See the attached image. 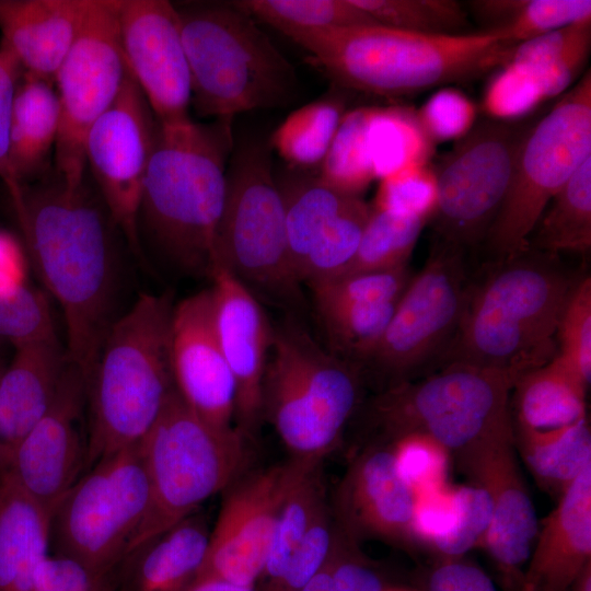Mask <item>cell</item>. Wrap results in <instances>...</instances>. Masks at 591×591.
Returning <instances> with one entry per match:
<instances>
[{
	"label": "cell",
	"mask_w": 591,
	"mask_h": 591,
	"mask_svg": "<svg viewBox=\"0 0 591 591\" xmlns=\"http://www.w3.org/2000/svg\"><path fill=\"white\" fill-rule=\"evenodd\" d=\"M60 121L55 85L22 73L16 85L9 130V162L15 181L39 174L54 152Z\"/></svg>",
	"instance_id": "obj_30"
},
{
	"label": "cell",
	"mask_w": 591,
	"mask_h": 591,
	"mask_svg": "<svg viewBox=\"0 0 591 591\" xmlns=\"http://www.w3.org/2000/svg\"><path fill=\"white\" fill-rule=\"evenodd\" d=\"M417 118L433 144L460 140L475 125L476 104L455 88H442L416 111Z\"/></svg>",
	"instance_id": "obj_53"
},
{
	"label": "cell",
	"mask_w": 591,
	"mask_h": 591,
	"mask_svg": "<svg viewBox=\"0 0 591 591\" xmlns=\"http://www.w3.org/2000/svg\"><path fill=\"white\" fill-rule=\"evenodd\" d=\"M485 31H498L513 44L591 20L590 0H477L468 4Z\"/></svg>",
	"instance_id": "obj_34"
},
{
	"label": "cell",
	"mask_w": 591,
	"mask_h": 591,
	"mask_svg": "<svg viewBox=\"0 0 591 591\" xmlns=\"http://www.w3.org/2000/svg\"><path fill=\"white\" fill-rule=\"evenodd\" d=\"M588 385L559 356L521 374L512 389L513 427L547 430L587 416Z\"/></svg>",
	"instance_id": "obj_29"
},
{
	"label": "cell",
	"mask_w": 591,
	"mask_h": 591,
	"mask_svg": "<svg viewBox=\"0 0 591 591\" xmlns=\"http://www.w3.org/2000/svg\"><path fill=\"white\" fill-rule=\"evenodd\" d=\"M37 591H115L111 572L99 575L68 557L48 553L36 573Z\"/></svg>",
	"instance_id": "obj_56"
},
{
	"label": "cell",
	"mask_w": 591,
	"mask_h": 591,
	"mask_svg": "<svg viewBox=\"0 0 591 591\" xmlns=\"http://www.w3.org/2000/svg\"><path fill=\"white\" fill-rule=\"evenodd\" d=\"M22 69L14 57L0 45V177L11 198H16L23 186L14 178L9 162V130L16 85Z\"/></svg>",
	"instance_id": "obj_58"
},
{
	"label": "cell",
	"mask_w": 591,
	"mask_h": 591,
	"mask_svg": "<svg viewBox=\"0 0 591 591\" xmlns=\"http://www.w3.org/2000/svg\"><path fill=\"white\" fill-rule=\"evenodd\" d=\"M331 563L339 591H384L389 587L360 545L347 538L337 526Z\"/></svg>",
	"instance_id": "obj_55"
},
{
	"label": "cell",
	"mask_w": 591,
	"mask_h": 591,
	"mask_svg": "<svg viewBox=\"0 0 591 591\" xmlns=\"http://www.w3.org/2000/svg\"><path fill=\"white\" fill-rule=\"evenodd\" d=\"M149 497L141 441L101 459L51 511L49 553L111 572L140 528Z\"/></svg>",
	"instance_id": "obj_12"
},
{
	"label": "cell",
	"mask_w": 591,
	"mask_h": 591,
	"mask_svg": "<svg viewBox=\"0 0 591 591\" xmlns=\"http://www.w3.org/2000/svg\"><path fill=\"white\" fill-rule=\"evenodd\" d=\"M367 144L375 179L428 164L434 148L416 111L405 106L370 107Z\"/></svg>",
	"instance_id": "obj_35"
},
{
	"label": "cell",
	"mask_w": 591,
	"mask_h": 591,
	"mask_svg": "<svg viewBox=\"0 0 591 591\" xmlns=\"http://www.w3.org/2000/svg\"><path fill=\"white\" fill-rule=\"evenodd\" d=\"M457 514L454 486L416 494L412 521L413 545L433 549L452 531Z\"/></svg>",
	"instance_id": "obj_54"
},
{
	"label": "cell",
	"mask_w": 591,
	"mask_h": 591,
	"mask_svg": "<svg viewBox=\"0 0 591 591\" xmlns=\"http://www.w3.org/2000/svg\"><path fill=\"white\" fill-rule=\"evenodd\" d=\"M268 148L251 140L231 154L213 264L225 267L251 291L300 309L304 299L290 265L283 202Z\"/></svg>",
	"instance_id": "obj_10"
},
{
	"label": "cell",
	"mask_w": 591,
	"mask_h": 591,
	"mask_svg": "<svg viewBox=\"0 0 591 591\" xmlns=\"http://www.w3.org/2000/svg\"><path fill=\"white\" fill-rule=\"evenodd\" d=\"M185 591H256L255 587L240 586L219 579H200Z\"/></svg>",
	"instance_id": "obj_61"
},
{
	"label": "cell",
	"mask_w": 591,
	"mask_h": 591,
	"mask_svg": "<svg viewBox=\"0 0 591 591\" xmlns=\"http://www.w3.org/2000/svg\"><path fill=\"white\" fill-rule=\"evenodd\" d=\"M532 124L484 119L442 158L434 169L437 204L429 220L438 241L465 250L486 237Z\"/></svg>",
	"instance_id": "obj_13"
},
{
	"label": "cell",
	"mask_w": 591,
	"mask_h": 591,
	"mask_svg": "<svg viewBox=\"0 0 591 591\" xmlns=\"http://www.w3.org/2000/svg\"><path fill=\"white\" fill-rule=\"evenodd\" d=\"M376 24L427 35L464 34L470 21L454 0H350Z\"/></svg>",
	"instance_id": "obj_42"
},
{
	"label": "cell",
	"mask_w": 591,
	"mask_h": 591,
	"mask_svg": "<svg viewBox=\"0 0 591 591\" xmlns=\"http://www.w3.org/2000/svg\"><path fill=\"white\" fill-rule=\"evenodd\" d=\"M418 591H498L491 578L463 557L438 559L424 570Z\"/></svg>",
	"instance_id": "obj_57"
},
{
	"label": "cell",
	"mask_w": 591,
	"mask_h": 591,
	"mask_svg": "<svg viewBox=\"0 0 591 591\" xmlns=\"http://www.w3.org/2000/svg\"><path fill=\"white\" fill-rule=\"evenodd\" d=\"M5 346H7L5 344L0 341V376H1L3 370H4L5 366H7V363L4 361V357H3L4 356L3 350H4ZM0 472H1V454H0Z\"/></svg>",
	"instance_id": "obj_63"
},
{
	"label": "cell",
	"mask_w": 591,
	"mask_h": 591,
	"mask_svg": "<svg viewBox=\"0 0 591 591\" xmlns=\"http://www.w3.org/2000/svg\"><path fill=\"white\" fill-rule=\"evenodd\" d=\"M397 302L317 311L332 352L361 368L376 350Z\"/></svg>",
	"instance_id": "obj_41"
},
{
	"label": "cell",
	"mask_w": 591,
	"mask_h": 591,
	"mask_svg": "<svg viewBox=\"0 0 591 591\" xmlns=\"http://www.w3.org/2000/svg\"><path fill=\"white\" fill-rule=\"evenodd\" d=\"M170 362L185 404L216 427L234 428L235 383L216 333L210 288L174 304Z\"/></svg>",
	"instance_id": "obj_23"
},
{
	"label": "cell",
	"mask_w": 591,
	"mask_h": 591,
	"mask_svg": "<svg viewBox=\"0 0 591 591\" xmlns=\"http://www.w3.org/2000/svg\"><path fill=\"white\" fill-rule=\"evenodd\" d=\"M321 460L290 457L247 471L222 494L205 561L195 579H219L255 587L266 561L283 501Z\"/></svg>",
	"instance_id": "obj_16"
},
{
	"label": "cell",
	"mask_w": 591,
	"mask_h": 591,
	"mask_svg": "<svg viewBox=\"0 0 591 591\" xmlns=\"http://www.w3.org/2000/svg\"><path fill=\"white\" fill-rule=\"evenodd\" d=\"M58 336L44 289L24 283L0 297V341L14 348Z\"/></svg>",
	"instance_id": "obj_45"
},
{
	"label": "cell",
	"mask_w": 591,
	"mask_h": 591,
	"mask_svg": "<svg viewBox=\"0 0 591 591\" xmlns=\"http://www.w3.org/2000/svg\"><path fill=\"white\" fill-rule=\"evenodd\" d=\"M471 484L489 496L491 519L482 546L498 570L505 588L520 591L538 521L517 457L513 425L455 457Z\"/></svg>",
	"instance_id": "obj_19"
},
{
	"label": "cell",
	"mask_w": 591,
	"mask_h": 591,
	"mask_svg": "<svg viewBox=\"0 0 591 591\" xmlns=\"http://www.w3.org/2000/svg\"><path fill=\"white\" fill-rule=\"evenodd\" d=\"M50 513L5 468L0 472V591H37L49 553Z\"/></svg>",
	"instance_id": "obj_28"
},
{
	"label": "cell",
	"mask_w": 591,
	"mask_h": 591,
	"mask_svg": "<svg viewBox=\"0 0 591 591\" xmlns=\"http://www.w3.org/2000/svg\"><path fill=\"white\" fill-rule=\"evenodd\" d=\"M362 368L322 348L296 322L274 328L262 386L263 420L290 457L323 461L335 450L362 395Z\"/></svg>",
	"instance_id": "obj_7"
},
{
	"label": "cell",
	"mask_w": 591,
	"mask_h": 591,
	"mask_svg": "<svg viewBox=\"0 0 591 591\" xmlns=\"http://www.w3.org/2000/svg\"><path fill=\"white\" fill-rule=\"evenodd\" d=\"M231 4L286 36L296 32L376 24L350 0H240Z\"/></svg>",
	"instance_id": "obj_39"
},
{
	"label": "cell",
	"mask_w": 591,
	"mask_h": 591,
	"mask_svg": "<svg viewBox=\"0 0 591 591\" xmlns=\"http://www.w3.org/2000/svg\"><path fill=\"white\" fill-rule=\"evenodd\" d=\"M590 44L591 20H586L515 44L502 67L536 73L557 63L577 48Z\"/></svg>",
	"instance_id": "obj_52"
},
{
	"label": "cell",
	"mask_w": 591,
	"mask_h": 591,
	"mask_svg": "<svg viewBox=\"0 0 591 591\" xmlns=\"http://www.w3.org/2000/svg\"><path fill=\"white\" fill-rule=\"evenodd\" d=\"M591 561V464L565 488L538 523L520 591H569Z\"/></svg>",
	"instance_id": "obj_24"
},
{
	"label": "cell",
	"mask_w": 591,
	"mask_h": 591,
	"mask_svg": "<svg viewBox=\"0 0 591 591\" xmlns=\"http://www.w3.org/2000/svg\"><path fill=\"white\" fill-rule=\"evenodd\" d=\"M288 37L340 86L384 97L475 80L502 67L515 45L498 31L427 35L378 24Z\"/></svg>",
	"instance_id": "obj_3"
},
{
	"label": "cell",
	"mask_w": 591,
	"mask_h": 591,
	"mask_svg": "<svg viewBox=\"0 0 591 591\" xmlns=\"http://www.w3.org/2000/svg\"><path fill=\"white\" fill-rule=\"evenodd\" d=\"M69 363L58 336L14 348L0 376V454L4 461L44 416Z\"/></svg>",
	"instance_id": "obj_26"
},
{
	"label": "cell",
	"mask_w": 591,
	"mask_h": 591,
	"mask_svg": "<svg viewBox=\"0 0 591 591\" xmlns=\"http://www.w3.org/2000/svg\"><path fill=\"white\" fill-rule=\"evenodd\" d=\"M25 282V255L21 243L0 230V297L8 296Z\"/></svg>",
	"instance_id": "obj_59"
},
{
	"label": "cell",
	"mask_w": 591,
	"mask_h": 591,
	"mask_svg": "<svg viewBox=\"0 0 591 591\" xmlns=\"http://www.w3.org/2000/svg\"><path fill=\"white\" fill-rule=\"evenodd\" d=\"M322 463L312 465L283 501L263 572L255 588L268 584L279 577L327 503Z\"/></svg>",
	"instance_id": "obj_36"
},
{
	"label": "cell",
	"mask_w": 591,
	"mask_h": 591,
	"mask_svg": "<svg viewBox=\"0 0 591 591\" xmlns=\"http://www.w3.org/2000/svg\"><path fill=\"white\" fill-rule=\"evenodd\" d=\"M88 381L69 361L44 416L4 461L20 486L49 513L88 470Z\"/></svg>",
	"instance_id": "obj_18"
},
{
	"label": "cell",
	"mask_w": 591,
	"mask_h": 591,
	"mask_svg": "<svg viewBox=\"0 0 591 591\" xmlns=\"http://www.w3.org/2000/svg\"><path fill=\"white\" fill-rule=\"evenodd\" d=\"M514 447L534 479L558 498L591 464V430L588 417L547 430L513 427Z\"/></svg>",
	"instance_id": "obj_31"
},
{
	"label": "cell",
	"mask_w": 591,
	"mask_h": 591,
	"mask_svg": "<svg viewBox=\"0 0 591 591\" xmlns=\"http://www.w3.org/2000/svg\"><path fill=\"white\" fill-rule=\"evenodd\" d=\"M397 470L415 495L448 485L451 453L422 433H408L392 442Z\"/></svg>",
	"instance_id": "obj_48"
},
{
	"label": "cell",
	"mask_w": 591,
	"mask_h": 591,
	"mask_svg": "<svg viewBox=\"0 0 591 591\" xmlns=\"http://www.w3.org/2000/svg\"><path fill=\"white\" fill-rule=\"evenodd\" d=\"M345 113L339 99L311 102L292 112L273 132L268 144L292 166L321 165Z\"/></svg>",
	"instance_id": "obj_37"
},
{
	"label": "cell",
	"mask_w": 591,
	"mask_h": 591,
	"mask_svg": "<svg viewBox=\"0 0 591 591\" xmlns=\"http://www.w3.org/2000/svg\"><path fill=\"white\" fill-rule=\"evenodd\" d=\"M529 247L557 256L591 247V157L552 198L529 240Z\"/></svg>",
	"instance_id": "obj_33"
},
{
	"label": "cell",
	"mask_w": 591,
	"mask_h": 591,
	"mask_svg": "<svg viewBox=\"0 0 591 591\" xmlns=\"http://www.w3.org/2000/svg\"><path fill=\"white\" fill-rule=\"evenodd\" d=\"M369 115L370 107L346 111L320 165L318 177L346 195L361 197L375 179L367 144Z\"/></svg>",
	"instance_id": "obj_40"
},
{
	"label": "cell",
	"mask_w": 591,
	"mask_h": 591,
	"mask_svg": "<svg viewBox=\"0 0 591 591\" xmlns=\"http://www.w3.org/2000/svg\"><path fill=\"white\" fill-rule=\"evenodd\" d=\"M519 376L508 370L448 362L436 373L385 387L368 404V442L389 443L422 433L454 459L512 426L511 392Z\"/></svg>",
	"instance_id": "obj_9"
},
{
	"label": "cell",
	"mask_w": 591,
	"mask_h": 591,
	"mask_svg": "<svg viewBox=\"0 0 591 591\" xmlns=\"http://www.w3.org/2000/svg\"><path fill=\"white\" fill-rule=\"evenodd\" d=\"M437 204L434 169L428 164L409 165L380 179L371 207L427 221Z\"/></svg>",
	"instance_id": "obj_46"
},
{
	"label": "cell",
	"mask_w": 591,
	"mask_h": 591,
	"mask_svg": "<svg viewBox=\"0 0 591 591\" xmlns=\"http://www.w3.org/2000/svg\"><path fill=\"white\" fill-rule=\"evenodd\" d=\"M415 499L391 443L368 442L352 456L328 502L336 526L352 542L412 546Z\"/></svg>",
	"instance_id": "obj_21"
},
{
	"label": "cell",
	"mask_w": 591,
	"mask_h": 591,
	"mask_svg": "<svg viewBox=\"0 0 591 591\" xmlns=\"http://www.w3.org/2000/svg\"><path fill=\"white\" fill-rule=\"evenodd\" d=\"M457 514L452 531L434 547L438 557H463L465 553L480 546L491 519L488 494L479 486L470 484L454 486Z\"/></svg>",
	"instance_id": "obj_50"
},
{
	"label": "cell",
	"mask_w": 591,
	"mask_h": 591,
	"mask_svg": "<svg viewBox=\"0 0 591 591\" xmlns=\"http://www.w3.org/2000/svg\"><path fill=\"white\" fill-rule=\"evenodd\" d=\"M233 117L158 121L139 208L143 228L178 270L209 277L234 150Z\"/></svg>",
	"instance_id": "obj_2"
},
{
	"label": "cell",
	"mask_w": 591,
	"mask_h": 591,
	"mask_svg": "<svg viewBox=\"0 0 591 591\" xmlns=\"http://www.w3.org/2000/svg\"><path fill=\"white\" fill-rule=\"evenodd\" d=\"M555 257L529 248L499 263V269L467 291L448 362L503 369L518 376L548 362L576 281Z\"/></svg>",
	"instance_id": "obj_4"
},
{
	"label": "cell",
	"mask_w": 591,
	"mask_h": 591,
	"mask_svg": "<svg viewBox=\"0 0 591 591\" xmlns=\"http://www.w3.org/2000/svg\"><path fill=\"white\" fill-rule=\"evenodd\" d=\"M336 535L329 502L322 508L283 571L256 591H301L326 563Z\"/></svg>",
	"instance_id": "obj_49"
},
{
	"label": "cell",
	"mask_w": 591,
	"mask_h": 591,
	"mask_svg": "<svg viewBox=\"0 0 591 591\" xmlns=\"http://www.w3.org/2000/svg\"><path fill=\"white\" fill-rule=\"evenodd\" d=\"M91 0H0V45L22 72L54 83Z\"/></svg>",
	"instance_id": "obj_25"
},
{
	"label": "cell",
	"mask_w": 591,
	"mask_h": 591,
	"mask_svg": "<svg viewBox=\"0 0 591 591\" xmlns=\"http://www.w3.org/2000/svg\"><path fill=\"white\" fill-rule=\"evenodd\" d=\"M545 99L533 74L513 67H501L488 81L482 101L491 119L519 120Z\"/></svg>",
	"instance_id": "obj_51"
},
{
	"label": "cell",
	"mask_w": 591,
	"mask_h": 591,
	"mask_svg": "<svg viewBox=\"0 0 591 591\" xmlns=\"http://www.w3.org/2000/svg\"><path fill=\"white\" fill-rule=\"evenodd\" d=\"M211 528L199 508L125 555L111 571L115 591H185L208 552Z\"/></svg>",
	"instance_id": "obj_27"
},
{
	"label": "cell",
	"mask_w": 591,
	"mask_h": 591,
	"mask_svg": "<svg viewBox=\"0 0 591 591\" xmlns=\"http://www.w3.org/2000/svg\"><path fill=\"white\" fill-rule=\"evenodd\" d=\"M301 591H339L331 563V554L321 570L303 587Z\"/></svg>",
	"instance_id": "obj_60"
},
{
	"label": "cell",
	"mask_w": 591,
	"mask_h": 591,
	"mask_svg": "<svg viewBox=\"0 0 591 591\" xmlns=\"http://www.w3.org/2000/svg\"><path fill=\"white\" fill-rule=\"evenodd\" d=\"M370 205L355 198L323 231L300 271V282L310 286L339 276L358 248Z\"/></svg>",
	"instance_id": "obj_43"
},
{
	"label": "cell",
	"mask_w": 591,
	"mask_h": 591,
	"mask_svg": "<svg viewBox=\"0 0 591 591\" xmlns=\"http://www.w3.org/2000/svg\"><path fill=\"white\" fill-rule=\"evenodd\" d=\"M464 250L438 241L422 269L410 278L386 331L367 362L386 385L412 379L454 335L467 289Z\"/></svg>",
	"instance_id": "obj_15"
},
{
	"label": "cell",
	"mask_w": 591,
	"mask_h": 591,
	"mask_svg": "<svg viewBox=\"0 0 591 591\" xmlns=\"http://www.w3.org/2000/svg\"><path fill=\"white\" fill-rule=\"evenodd\" d=\"M250 441L236 427L222 429L199 417L174 387L141 440L150 497L126 554L198 510L247 472Z\"/></svg>",
	"instance_id": "obj_8"
},
{
	"label": "cell",
	"mask_w": 591,
	"mask_h": 591,
	"mask_svg": "<svg viewBox=\"0 0 591 591\" xmlns=\"http://www.w3.org/2000/svg\"><path fill=\"white\" fill-rule=\"evenodd\" d=\"M118 33L127 71L157 120L190 119V72L177 8L166 0H118Z\"/></svg>",
	"instance_id": "obj_20"
},
{
	"label": "cell",
	"mask_w": 591,
	"mask_h": 591,
	"mask_svg": "<svg viewBox=\"0 0 591 591\" xmlns=\"http://www.w3.org/2000/svg\"><path fill=\"white\" fill-rule=\"evenodd\" d=\"M158 132V120L143 93L127 74L119 94L90 128L85 164L115 228L140 254L139 208Z\"/></svg>",
	"instance_id": "obj_17"
},
{
	"label": "cell",
	"mask_w": 591,
	"mask_h": 591,
	"mask_svg": "<svg viewBox=\"0 0 591 591\" xmlns=\"http://www.w3.org/2000/svg\"><path fill=\"white\" fill-rule=\"evenodd\" d=\"M427 222L420 217L398 215L370 206L356 254L339 276L407 266Z\"/></svg>",
	"instance_id": "obj_38"
},
{
	"label": "cell",
	"mask_w": 591,
	"mask_h": 591,
	"mask_svg": "<svg viewBox=\"0 0 591 591\" xmlns=\"http://www.w3.org/2000/svg\"><path fill=\"white\" fill-rule=\"evenodd\" d=\"M13 206L33 268L62 311L69 361L89 382L119 316L116 228L84 182L69 185L56 173L23 186Z\"/></svg>",
	"instance_id": "obj_1"
},
{
	"label": "cell",
	"mask_w": 591,
	"mask_h": 591,
	"mask_svg": "<svg viewBox=\"0 0 591 591\" xmlns=\"http://www.w3.org/2000/svg\"><path fill=\"white\" fill-rule=\"evenodd\" d=\"M591 157V74L532 124L519 148L505 199L486 241L499 263L525 253L551 202Z\"/></svg>",
	"instance_id": "obj_11"
},
{
	"label": "cell",
	"mask_w": 591,
	"mask_h": 591,
	"mask_svg": "<svg viewBox=\"0 0 591 591\" xmlns=\"http://www.w3.org/2000/svg\"><path fill=\"white\" fill-rule=\"evenodd\" d=\"M128 74L118 33V0H91L84 22L55 74L60 121L55 173L69 185L84 182L85 140Z\"/></svg>",
	"instance_id": "obj_14"
},
{
	"label": "cell",
	"mask_w": 591,
	"mask_h": 591,
	"mask_svg": "<svg viewBox=\"0 0 591 591\" xmlns=\"http://www.w3.org/2000/svg\"><path fill=\"white\" fill-rule=\"evenodd\" d=\"M558 355L587 384L591 381V278L576 280L561 312Z\"/></svg>",
	"instance_id": "obj_47"
},
{
	"label": "cell",
	"mask_w": 591,
	"mask_h": 591,
	"mask_svg": "<svg viewBox=\"0 0 591 591\" xmlns=\"http://www.w3.org/2000/svg\"><path fill=\"white\" fill-rule=\"evenodd\" d=\"M210 279L215 328L235 383L234 425L252 440L263 420L262 386L274 327L256 296L225 267L213 264Z\"/></svg>",
	"instance_id": "obj_22"
},
{
	"label": "cell",
	"mask_w": 591,
	"mask_h": 591,
	"mask_svg": "<svg viewBox=\"0 0 591 591\" xmlns=\"http://www.w3.org/2000/svg\"><path fill=\"white\" fill-rule=\"evenodd\" d=\"M569 591H591V561L581 569Z\"/></svg>",
	"instance_id": "obj_62"
},
{
	"label": "cell",
	"mask_w": 591,
	"mask_h": 591,
	"mask_svg": "<svg viewBox=\"0 0 591 591\" xmlns=\"http://www.w3.org/2000/svg\"><path fill=\"white\" fill-rule=\"evenodd\" d=\"M277 184L283 202L290 265L300 282V271L313 245L357 196L336 190L318 176H291Z\"/></svg>",
	"instance_id": "obj_32"
},
{
	"label": "cell",
	"mask_w": 591,
	"mask_h": 591,
	"mask_svg": "<svg viewBox=\"0 0 591 591\" xmlns=\"http://www.w3.org/2000/svg\"><path fill=\"white\" fill-rule=\"evenodd\" d=\"M177 11L198 116L234 117L286 106L296 99L294 67L254 19L229 3Z\"/></svg>",
	"instance_id": "obj_6"
},
{
	"label": "cell",
	"mask_w": 591,
	"mask_h": 591,
	"mask_svg": "<svg viewBox=\"0 0 591 591\" xmlns=\"http://www.w3.org/2000/svg\"><path fill=\"white\" fill-rule=\"evenodd\" d=\"M407 266L361 271L310 286L316 311L358 304L397 302L410 280Z\"/></svg>",
	"instance_id": "obj_44"
},
{
	"label": "cell",
	"mask_w": 591,
	"mask_h": 591,
	"mask_svg": "<svg viewBox=\"0 0 591 591\" xmlns=\"http://www.w3.org/2000/svg\"><path fill=\"white\" fill-rule=\"evenodd\" d=\"M384 591H410V590L401 589V588H393V587L389 586Z\"/></svg>",
	"instance_id": "obj_64"
},
{
	"label": "cell",
	"mask_w": 591,
	"mask_h": 591,
	"mask_svg": "<svg viewBox=\"0 0 591 591\" xmlns=\"http://www.w3.org/2000/svg\"><path fill=\"white\" fill-rule=\"evenodd\" d=\"M173 308L170 293H142L111 326L88 382V470L140 442L173 391Z\"/></svg>",
	"instance_id": "obj_5"
}]
</instances>
